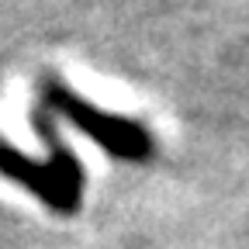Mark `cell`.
Masks as SVG:
<instances>
[{"mask_svg":"<svg viewBox=\"0 0 249 249\" xmlns=\"http://www.w3.org/2000/svg\"><path fill=\"white\" fill-rule=\"evenodd\" d=\"M42 90H45V104H52L62 114H70L80 128H87L93 139H97L104 149H111L114 156H128V160H135V156H145L149 152V135L139 128V124L124 121V118L101 114L97 107H90V104H80L62 83H52L49 80Z\"/></svg>","mask_w":249,"mask_h":249,"instance_id":"obj_1","label":"cell"}]
</instances>
